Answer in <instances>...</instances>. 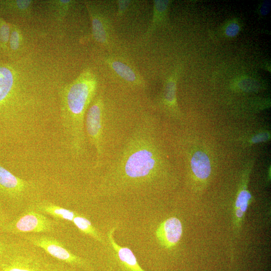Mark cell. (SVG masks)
<instances>
[{"label":"cell","mask_w":271,"mask_h":271,"mask_svg":"<svg viewBox=\"0 0 271 271\" xmlns=\"http://www.w3.org/2000/svg\"><path fill=\"white\" fill-rule=\"evenodd\" d=\"M270 1H264L261 5L260 9V12L262 15L265 16L267 15L270 10Z\"/></svg>","instance_id":"484cf974"},{"label":"cell","mask_w":271,"mask_h":271,"mask_svg":"<svg viewBox=\"0 0 271 271\" xmlns=\"http://www.w3.org/2000/svg\"><path fill=\"white\" fill-rule=\"evenodd\" d=\"M72 222L81 232L89 235L98 241H102L100 233L92 225L91 222L85 217L77 213Z\"/></svg>","instance_id":"9a60e30c"},{"label":"cell","mask_w":271,"mask_h":271,"mask_svg":"<svg viewBox=\"0 0 271 271\" xmlns=\"http://www.w3.org/2000/svg\"><path fill=\"white\" fill-rule=\"evenodd\" d=\"M104 103L101 96L95 97L85 115L84 126L87 136L96 151L97 164L103 152Z\"/></svg>","instance_id":"52a82bcc"},{"label":"cell","mask_w":271,"mask_h":271,"mask_svg":"<svg viewBox=\"0 0 271 271\" xmlns=\"http://www.w3.org/2000/svg\"><path fill=\"white\" fill-rule=\"evenodd\" d=\"M27 241L13 242L0 259V271H48L52 262Z\"/></svg>","instance_id":"3957f363"},{"label":"cell","mask_w":271,"mask_h":271,"mask_svg":"<svg viewBox=\"0 0 271 271\" xmlns=\"http://www.w3.org/2000/svg\"><path fill=\"white\" fill-rule=\"evenodd\" d=\"M115 227L111 228L108 232L109 241L116 252L117 257L127 271H145L140 265L136 256L128 247L119 245L114 240L113 233Z\"/></svg>","instance_id":"8fae6325"},{"label":"cell","mask_w":271,"mask_h":271,"mask_svg":"<svg viewBox=\"0 0 271 271\" xmlns=\"http://www.w3.org/2000/svg\"><path fill=\"white\" fill-rule=\"evenodd\" d=\"M36 185L20 178L0 165V200L18 206L34 195Z\"/></svg>","instance_id":"5b68a950"},{"label":"cell","mask_w":271,"mask_h":271,"mask_svg":"<svg viewBox=\"0 0 271 271\" xmlns=\"http://www.w3.org/2000/svg\"><path fill=\"white\" fill-rule=\"evenodd\" d=\"M73 2L71 0H54L47 3L54 16L58 19H61L66 15Z\"/></svg>","instance_id":"2e32d148"},{"label":"cell","mask_w":271,"mask_h":271,"mask_svg":"<svg viewBox=\"0 0 271 271\" xmlns=\"http://www.w3.org/2000/svg\"><path fill=\"white\" fill-rule=\"evenodd\" d=\"M97 87L96 75L90 69L86 68L61 91L62 125L71 150L76 155L84 151L85 116L96 96Z\"/></svg>","instance_id":"6da1fadb"},{"label":"cell","mask_w":271,"mask_h":271,"mask_svg":"<svg viewBox=\"0 0 271 271\" xmlns=\"http://www.w3.org/2000/svg\"><path fill=\"white\" fill-rule=\"evenodd\" d=\"M91 24V37L96 42L108 47L111 41V27L106 18L91 5L85 3Z\"/></svg>","instance_id":"ba28073f"},{"label":"cell","mask_w":271,"mask_h":271,"mask_svg":"<svg viewBox=\"0 0 271 271\" xmlns=\"http://www.w3.org/2000/svg\"><path fill=\"white\" fill-rule=\"evenodd\" d=\"M269 138V134L268 133H259L252 139V142L254 143L264 142L268 140Z\"/></svg>","instance_id":"d4e9b609"},{"label":"cell","mask_w":271,"mask_h":271,"mask_svg":"<svg viewBox=\"0 0 271 271\" xmlns=\"http://www.w3.org/2000/svg\"><path fill=\"white\" fill-rule=\"evenodd\" d=\"M237 85L239 88L245 91H252L256 90L259 86L258 83L255 80L250 78H241L237 82Z\"/></svg>","instance_id":"d6986e66"},{"label":"cell","mask_w":271,"mask_h":271,"mask_svg":"<svg viewBox=\"0 0 271 271\" xmlns=\"http://www.w3.org/2000/svg\"><path fill=\"white\" fill-rule=\"evenodd\" d=\"M69 265L62 262H52L48 271H72Z\"/></svg>","instance_id":"603a6c76"},{"label":"cell","mask_w":271,"mask_h":271,"mask_svg":"<svg viewBox=\"0 0 271 271\" xmlns=\"http://www.w3.org/2000/svg\"><path fill=\"white\" fill-rule=\"evenodd\" d=\"M23 36L20 29L16 26H12L9 39L10 48L14 51H18L22 44Z\"/></svg>","instance_id":"ac0fdd59"},{"label":"cell","mask_w":271,"mask_h":271,"mask_svg":"<svg viewBox=\"0 0 271 271\" xmlns=\"http://www.w3.org/2000/svg\"><path fill=\"white\" fill-rule=\"evenodd\" d=\"M26 241L43 249L60 262L70 266L89 268L88 261L68 250L60 241L52 236L34 233L20 235Z\"/></svg>","instance_id":"8992f818"},{"label":"cell","mask_w":271,"mask_h":271,"mask_svg":"<svg viewBox=\"0 0 271 271\" xmlns=\"http://www.w3.org/2000/svg\"><path fill=\"white\" fill-rule=\"evenodd\" d=\"M105 62L120 78L129 84L144 87L145 81L141 75L127 63L113 57H107Z\"/></svg>","instance_id":"30bf717a"},{"label":"cell","mask_w":271,"mask_h":271,"mask_svg":"<svg viewBox=\"0 0 271 271\" xmlns=\"http://www.w3.org/2000/svg\"><path fill=\"white\" fill-rule=\"evenodd\" d=\"M156 233L161 245L166 248H171L176 245L181 238L182 223L179 219L170 217L160 224Z\"/></svg>","instance_id":"9c48e42d"},{"label":"cell","mask_w":271,"mask_h":271,"mask_svg":"<svg viewBox=\"0 0 271 271\" xmlns=\"http://www.w3.org/2000/svg\"><path fill=\"white\" fill-rule=\"evenodd\" d=\"M250 198V194L246 190H243L239 193L235 202V214L238 218L242 217L247 209Z\"/></svg>","instance_id":"e0dca14e"},{"label":"cell","mask_w":271,"mask_h":271,"mask_svg":"<svg viewBox=\"0 0 271 271\" xmlns=\"http://www.w3.org/2000/svg\"><path fill=\"white\" fill-rule=\"evenodd\" d=\"M117 12L116 18H121L127 12L129 5L131 3L130 1L128 0H118L116 1Z\"/></svg>","instance_id":"44dd1931"},{"label":"cell","mask_w":271,"mask_h":271,"mask_svg":"<svg viewBox=\"0 0 271 271\" xmlns=\"http://www.w3.org/2000/svg\"><path fill=\"white\" fill-rule=\"evenodd\" d=\"M179 71L176 69L167 79L161 99L164 107L172 112L177 110L176 91Z\"/></svg>","instance_id":"7c38bea8"},{"label":"cell","mask_w":271,"mask_h":271,"mask_svg":"<svg viewBox=\"0 0 271 271\" xmlns=\"http://www.w3.org/2000/svg\"><path fill=\"white\" fill-rule=\"evenodd\" d=\"M12 243V242L8 241L2 237H0V259L8 251Z\"/></svg>","instance_id":"cb8c5ba5"},{"label":"cell","mask_w":271,"mask_h":271,"mask_svg":"<svg viewBox=\"0 0 271 271\" xmlns=\"http://www.w3.org/2000/svg\"><path fill=\"white\" fill-rule=\"evenodd\" d=\"M239 30V26L237 23L231 22L225 28V33L227 36L233 37L238 34Z\"/></svg>","instance_id":"7402d4cb"},{"label":"cell","mask_w":271,"mask_h":271,"mask_svg":"<svg viewBox=\"0 0 271 271\" xmlns=\"http://www.w3.org/2000/svg\"><path fill=\"white\" fill-rule=\"evenodd\" d=\"M7 216L6 214L0 209V228L1 227L7 222Z\"/></svg>","instance_id":"4316f807"},{"label":"cell","mask_w":271,"mask_h":271,"mask_svg":"<svg viewBox=\"0 0 271 271\" xmlns=\"http://www.w3.org/2000/svg\"><path fill=\"white\" fill-rule=\"evenodd\" d=\"M59 222L28 206L20 215L1 227L5 232L13 234L53 232Z\"/></svg>","instance_id":"277c9868"},{"label":"cell","mask_w":271,"mask_h":271,"mask_svg":"<svg viewBox=\"0 0 271 271\" xmlns=\"http://www.w3.org/2000/svg\"><path fill=\"white\" fill-rule=\"evenodd\" d=\"M11 30L9 25L5 21L0 22V43L3 46H7L9 42Z\"/></svg>","instance_id":"ffe728a7"},{"label":"cell","mask_w":271,"mask_h":271,"mask_svg":"<svg viewBox=\"0 0 271 271\" xmlns=\"http://www.w3.org/2000/svg\"><path fill=\"white\" fill-rule=\"evenodd\" d=\"M153 16L145 34V38L146 39L149 38L165 21L167 17L170 1L155 0L153 1Z\"/></svg>","instance_id":"4fadbf2b"},{"label":"cell","mask_w":271,"mask_h":271,"mask_svg":"<svg viewBox=\"0 0 271 271\" xmlns=\"http://www.w3.org/2000/svg\"><path fill=\"white\" fill-rule=\"evenodd\" d=\"M191 165L195 175L200 179L207 178L211 172V165L209 158L206 154L197 151L193 155Z\"/></svg>","instance_id":"5bb4252c"},{"label":"cell","mask_w":271,"mask_h":271,"mask_svg":"<svg viewBox=\"0 0 271 271\" xmlns=\"http://www.w3.org/2000/svg\"><path fill=\"white\" fill-rule=\"evenodd\" d=\"M158 154L149 128L139 125L127 141L114 165V171L126 183L148 181L158 169Z\"/></svg>","instance_id":"7a4b0ae2"}]
</instances>
